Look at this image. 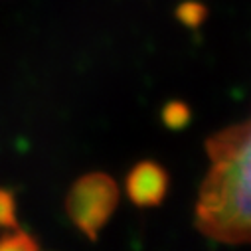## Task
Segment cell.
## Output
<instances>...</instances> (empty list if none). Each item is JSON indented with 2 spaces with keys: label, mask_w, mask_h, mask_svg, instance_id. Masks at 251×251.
<instances>
[{
  "label": "cell",
  "mask_w": 251,
  "mask_h": 251,
  "mask_svg": "<svg viewBox=\"0 0 251 251\" xmlns=\"http://www.w3.org/2000/svg\"><path fill=\"white\" fill-rule=\"evenodd\" d=\"M212 158L198 198V227L227 243L251 241V123L235 125L208 143Z\"/></svg>",
  "instance_id": "1"
},
{
  "label": "cell",
  "mask_w": 251,
  "mask_h": 251,
  "mask_svg": "<svg viewBox=\"0 0 251 251\" xmlns=\"http://www.w3.org/2000/svg\"><path fill=\"white\" fill-rule=\"evenodd\" d=\"M206 14H208L206 6L200 4V2H196V0H188V2H182L178 6V10H176L178 20L184 26H188V28H198L204 22Z\"/></svg>",
  "instance_id": "5"
},
{
  "label": "cell",
  "mask_w": 251,
  "mask_h": 251,
  "mask_svg": "<svg viewBox=\"0 0 251 251\" xmlns=\"http://www.w3.org/2000/svg\"><path fill=\"white\" fill-rule=\"evenodd\" d=\"M162 121L168 129H184L190 121V109L182 101H170L162 109Z\"/></svg>",
  "instance_id": "4"
},
{
  "label": "cell",
  "mask_w": 251,
  "mask_h": 251,
  "mask_svg": "<svg viewBox=\"0 0 251 251\" xmlns=\"http://www.w3.org/2000/svg\"><path fill=\"white\" fill-rule=\"evenodd\" d=\"M0 227H16V198L6 188H0Z\"/></svg>",
  "instance_id": "7"
},
{
  "label": "cell",
  "mask_w": 251,
  "mask_h": 251,
  "mask_svg": "<svg viewBox=\"0 0 251 251\" xmlns=\"http://www.w3.org/2000/svg\"><path fill=\"white\" fill-rule=\"evenodd\" d=\"M38 241L26 233V231H6L4 235H0V249L2 251H26V249H36Z\"/></svg>",
  "instance_id": "6"
},
{
  "label": "cell",
  "mask_w": 251,
  "mask_h": 251,
  "mask_svg": "<svg viewBox=\"0 0 251 251\" xmlns=\"http://www.w3.org/2000/svg\"><path fill=\"white\" fill-rule=\"evenodd\" d=\"M119 206V186L105 172H89L74 182L66 210L72 224L89 239H97Z\"/></svg>",
  "instance_id": "2"
},
{
  "label": "cell",
  "mask_w": 251,
  "mask_h": 251,
  "mask_svg": "<svg viewBox=\"0 0 251 251\" xmlns=\"http://www.w3.org/2000/svg\"><path fill=\"white\" fill-rule=\"evenodd\" d=\"M125 188H127V196L133 200V204L141 208L158 206L168 192V174L160 164L143 160L129 172Z\"/></svg>",
  "instance_id": "3"
}]
</instances>
